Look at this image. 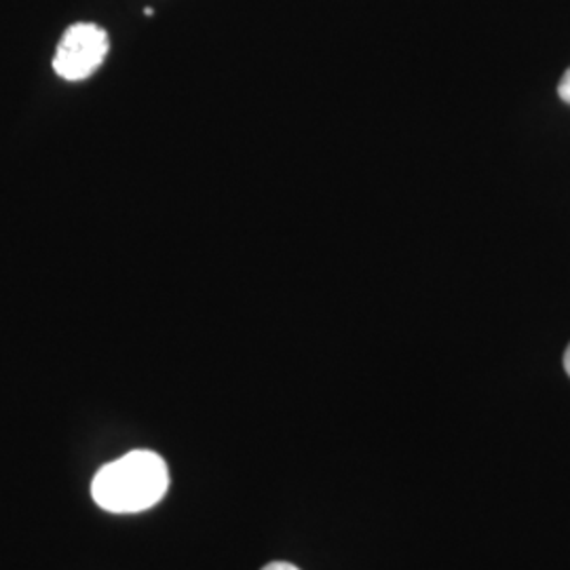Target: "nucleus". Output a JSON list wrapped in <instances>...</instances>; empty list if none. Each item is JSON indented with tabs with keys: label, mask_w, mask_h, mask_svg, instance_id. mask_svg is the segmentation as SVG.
Listing matches in <instances>:
<instances>
[{
	"label": "nucleus",
	"mask_w": 570,
	"mask_h": 570,
	"mask_svg": "<svg viewBox=\"0 0 570 570\" xmlns=\"http://www.w3.org/2000/svg\"><path fill=\"white\" fill-rule=\"evenodd\" d=\"M169 490V469L153 450H131L104 465L94 482L91 497L110 513H140L155 508Z\"/></svg>",
	"instance_id": "obj_1"
},
{
	"label": "nucleus",
	"mask_w": 570,
	"mask_h": 570,
	"mask_svg": "<svg viewBox=\"0 0 570 570\" xmlns=\"http://www.w3.org/2000/svg\"><path fill=\"white\" fill-rule=\"evenodd\" d=\"M108 49L110 41L104 28L87 21L75 23L60 39L53 58V70L66 81H82L102 66Z\"/></svg>",
	"instance_id": "obj_2"
},
{
	"label": "nucleus",
	"mask_w": 570,
	"mask_h": 570,
	"mask_svg": "<svg viewBox=\"0 0 570 570\" xmlns=\"http://www.w3.org/2000/svg\"><path fill=\"white\" fill-rule=\"evenodd\" d=\"M558 94H560V98H562L564 102L570 104V68L564 72L562 81L558 85Z\"/></svg>",
	"instance_id": "obj_3"
},
{
	"label": "nucleus",
	"mask_w": 570,
	"mask_h": 570,
	"mask_svg": "<svg viewBox=\"0 0 570 570\" xmlns=\"http://www.w3.org/2000/svg\"><path fill=\"white\" fill-rule=\"evenodd\" d=\"M263 570H301L298 567H294V564H289V562H271V564H266Z\"/></svg>",
	"instance_id": "obj_4"
},
{
	"label": "nucleus",
	"mask_w": 570,
	"mask_h": 570,
	"mask_svg": "<svg viewBox=\"0 0 570 570\" xmlns=\"http://www.w3.org/2000/svg\"><path fill=\"white\" fill-rule=\"evenodd\" d=\"M564 367H567V374L570 376V345L567 353H564Z\"/></svg>",
	"instance_id": "obj_5"
}]
</instances>
